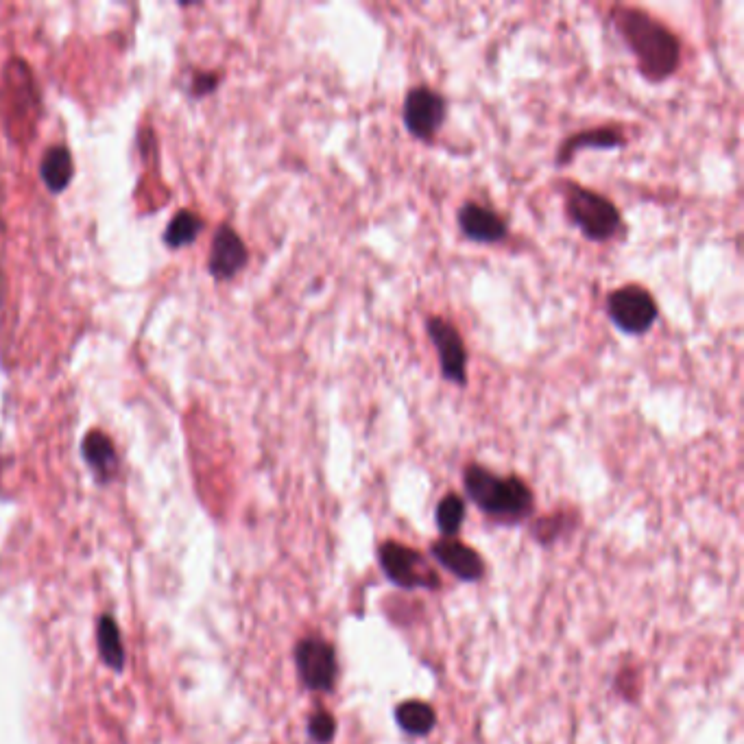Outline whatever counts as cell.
Listing matches in <instances>:
<instances>
[{
	"instance_id": "cell-1",
	"label": "cell",
	"mask_w": 744,
	"mask_h": 744,
	"mask_svg": "<svg viewBox=\"0 0 744 744\" xmlns=\"http://www.w3.org/2000/svg\"><path fill=\"white\" fill-rule=\"evenodd\" d=\"M611 22L629 46L646 81L662 83L679 70L681 42L662 20L638 7L616 5L611 9Z\"/></svg>"
},
{
	"instance_id": "cell-2",
	"label": "cell",
	"mask_w": 744,
	"mask_h": 744,
	"mask_svg": "<svg viewBox=\"0 0 744 744\" xmlns=\"http://www.w3.org/2000/svg\"><path fill=\"white\" fill-rule=\"evenodd\" d=\"M463 487L476 507L498 522L515 524L533 513V491L518 476H498L472 463L463 472Z\"/></svg>"
},
{
	"instance_id": "cell-3",
	"label": "cell",
	"mask_w": 744,
	"mask_h": 744,
	"mask_svg": "<svg viewBox=\"0 0 744 744\" xmlns=\"http://www.w3.org/2000/svg\"><path fill=\"white\" fill-rule=\"evenodd\" d=\"M563 206L568 219L579 227V232L592 243H609L622 232V214L609 197L585 188L581 184L566 182L561 186Z\"/></svg>"
},
{
	"instance_id": "cell-4",
	"label": "cell",
	"mask_w": 744,
	"mask_h": 744,
	"mask_svg": "<svg viewBox=\"0 0 744 744\" xmlns=\"http://www.w3.org/2000/svg\"><path fill=\"white\" fill-rule=\"evenodd\" d=\"M607 317L622 334L642 336L659 319V306L644 286L627 284L607 295Z\"/></svg>"
},
{
	"instance_id": "cell-5",
	"label": "cell",
	"mask_w": 744,
	"mask_h": 744,
	"mask_svg": "<svg viewBox=\"0 0 744 744\" xmlns=\"http://www.w3.org/2000/svg\"><path fill=\"white\" fill-rule=\"evenodd\" d=\"M378 559L384 576L393 585L404 587V590H417V587H422V590H437L441 585L437 572L428 566L426 559L417 550L387 542L380 546Z\"/></svg>"
},
{
	"instance_id": "cell-6",
	"label": "cell",
	"mask_w": 744,
	"mask_h": 744,
	"mask_svg": "<svg viewBox=\"0 0 744 744\" xmlns=\"http://www.w3.org/2000/svg\"><path fill=\"white\" fill-rule=\"evenodd\" d=\"M448 101L446 96L430 86H417L406 92L402 120L408 134L422 142L437 138L443 123H446Z\"/></svg>"
},
{
	"instance_id": "cell-7",
	"label": "cell",
	"mask_w": 744,
	"mask_h": 744,
	"mask_svg": "<svg viewBox=\"0 0 744 744\" xmlns=\"http://www.w3.org/2000/svg\"><path fill=\"white\" fill-rule=\"evenodd\" d=\"M426 334L430 343L435 345L441 376L454 382L456 387L467 384V350L461 332L456 330L452 321L430 315L426 317Z\"/></svg>"
},
{
	"instance_id": "cell-8",
	"label": "cell",
	"mask_w": 744,
	"mask_h": 744,
	"mask_svg": "<svg viewBox=\"0 0 744 744\" xmlns=\"http://www.w3.org/2000/svg\"><path fill=\"white\" fill-rule=\"evenodd\" d=\"M295 664L304 686L315 692H332L339 664L330 642L321 638H306L295 648Z\"/></svg>"
},
{
	"instance_id": "cell-9",
	"label": "cell",
	"mask_w": 744,
	"mask_h": 744,
	"mask_svg": "<svg viewBox=\"0 0 744 744\" xmlns=\"http://www.w3.org/2000/svg\"><path fill=\"white\" fill-rule=\"evenodd\" d=\"M461 232L467 240L478 245H498L509 236V225L502 216L483 203L467 201L456 214Z\"/></svg>"
},
{
	"instance_id": "cell-10",
	"label": "cell",
	"mask_w": 744,
	"mask_h": 744,
	"mask_svg": "<svg viewBox=\"0 0 744 744\" xmlns=\"http://www.w3.org/2000/svg\"><path fill=\"white\" fill-rule=\"evenodd\" d=\"M432 557H435L443 568L452 572L456 579L474 583L480 581L485 574V563L480 559L476 550L456 542L452 537H443L432 544Z\"/></svg>"
},
{
	"instance_id": "cell-11",
	"label": "cell",
	"mask_w": 744,
	"mask_h": 744,
	"mask_svg": "<svg viewBox=\"0 0 744 744\" xmlns=\"http://www.w3.org/2000/svg\"><path fill=\"white\" fill-rule=\"evenodd\" d=\"M247 262V247L232 227L223 225L214 236L212 254H210V271L219 280H227L236 275Z\"/></svg>"
},
{
	"instance_id": "cell-12",
	"label": "cell",
	"mask_w": 744,
	"mask_h": 744,
	"mask_svg": "<svg viewBox=\"0 0 744 744\" xmlns=\"http://www.w3.org/2000/svg\"><path fill=\"white\" fill-rule=\"evenodd\" d=\"M624 144L622 131L616 127H594L585 129L563 140L557 151V166H566L574 160V155L583 149H618Z\"/></svg>"
},
{
	"instance_id": "cell-13",
	"label": "cell",
	"mask_w": 744,
	"mask_h": 744,
	"mask_svg": "<svg viewBox=\"0 0 744 744\" xmlns=\"http://www.w3.org/2000/svg\"><path fill=\"white\" fill-rule=\"evenodd\" d=\"M395 720L402 731L411 736H428L437 725V714L424 701H404L395 707Z\"/></svg>"
},
{
	"instance_id": "cell-14",
	"label": "cell",
	"mask_w": 744,
	"mask_h": 744,
	"mask_svg": "<svg viewBox=\"0 0 744 744\" xmlns=\"http://www.w3.org/2000/svg\"><path fill=\"white\" fill-rule=\"evenodd\" d=\"M83 454H86V461L90 463L92 470L99 474V478H110L116 470V452L112 441L107 439L101 432H92V435L86 437L83 441Z\"/></svg>"
},
{
	"instance_id": "cell-15",
	"label": "cell",
	"mask_w": 744,
	"mask_h": 744,
	"mask_svg": "<svg viewBox=\"0 0 744 744\" xmlns=\"http://www.w3.org/2000/svg\"><path fill=\"white\" fill-rule=\"evenodd\" d=\"M42 177L51 190H62L72 177V160L64 147L48 149L42 160Z\"/></svg>"
},
{
	"instance_id": "cell-16",
	"label": "cell",
	"mask_w": 744,
	"mask_h": 744,
	"mask_svg": "<svg viewBox=\"0 0 744 744\" xmlns=\"http://www.w3.org/2000/svg\"><path fill=\"white\" fill-rule=\"evenodd\" d=\"M99 648L101 655L107 664H110L114 670H120L125 664V651L123 644H120V633L116 622L110 616H103L99 622Z\"/></svg>"
},
{
	"instance_id": "cell-17",
	"label": "cell",
	"mask_w": 744,
	"mask_h": 744,
	"mask_svg": "<svg viewBox=\"0 0 744 744\" xmlns=\"http://www.w3.org/2000/svg\"><path fill=\"white\" fill-rule=\"evenodd\" d=\"M465 520V502L461 496L448 494L443 496L437 507V526L443 537H454L461 531Z\"/></svg>"
},
{
	"instance_id": "cell-18",
	"label": "cell",
	"mask_w": 744,
	"mask_h": 744,
	"mask_svg": "<svg viewBox=\"0 0 744 744\" xmlns=\"http://www.w3.org/2000/svg\"><path fill=\"white\" fill-rule=\"evenodd\" d=\"M201 230V221L192 212H179L171 221L166 230V243L171 247H182L188 245L190 240H195Z\"/></svg>"
},
{
	"instance_id": "cell-19",
	"label": "cell",
	"mask_w": 744,
	"mask_h": 744,
	"mask_svg": "<svg viewBox=\"0 0 744 744\" xmlns=\"http://www.w3.org/2000/svg\"><path fill=\"white\" fill-rule=\"evenodd\" d=\"M308 734L317 744L332 742L336 734V720L330 712H317L308 720Z\"/></svg>"
}]
</instances>
